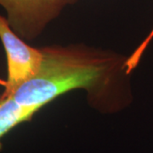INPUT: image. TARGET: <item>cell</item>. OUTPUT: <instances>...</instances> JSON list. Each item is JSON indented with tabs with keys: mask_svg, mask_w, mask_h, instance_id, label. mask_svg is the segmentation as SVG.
Masks as SVG:
<instances>
[{
	"mask_svg": "<svg viewBox=\"0 0 153 153\" xmlns=\"http://www.w3.org/2000/svg\"><path fill=\"white\" fill-rule=\"evenodd\" d=\"M43 60L34 76L11 98L24 107L39 111L61 94L75 89L88 92L90 104L102 110L124 106L126 60L122 55L84 45L41 48Z\"/></svg>",
	"mask_w": 153,
	"mask_h": 153,
	"instance_id": "1",
	"label": "cell"
},
{
	"mask_svg": "<svg viewBox=\"0 0 153 153\" xmlns=\"http://www.w3.org/2000/svg\"><path fill=\"white\" fill-rule=\"evenodd\" d=\"M77 0H0L10 28L23 40L32 41L66 5Z\"/></svg>",
	"mask_w": 153,
	"mask_h": 153,
	"instance_id": "2",
	"label": "cell"
},
{
	"mask_svg": "<svg viewBox=\"0 0 153 153\" xmlns=\"http://www.w3.org/2000/svg\"><path fill=\"white\" fill-rule=\"evenodd\" d=\"M0 39L7 58V80L3 98H9L22 84L38 71L43 60L41 49L26 44L10 27L7 18L0 16Z\"/></svg>",
	"mask_w": 153,
	"mask_h": 153,
	"instance_id": "3",
	"label": "cell"
},
{
	"mask_svg": "<svg viewBox=\"0 0 153 153\" xmlns=\"http://www.w3.org/2000/svg\"><path fill=\"white\" fill-rule=\"evenodd\" d=\"M37 112V110L19 105L11 97L4 98L0 104V139L17 125L31 120Z\"/></svg>",
	"mask_w": 153,
	"mask_h": 153,
	"instance_id": "4",
	"label": "cell"
},
{
	"mask_svg": "<svg viewBox=\"0 0 153 153\" xmlns=\"http://www.w3.org/2000/svg\"><path fill=\"white\" fill-rule=\"evenodd\" d=\"M153 38V29L152 30L151 33L148 35L146 38L143 41L142 43L140 44V45L135 49V53H136L138 55H142L145 52V50L146 49V47L148 46V44H150V42L152 41V39Z\"/></svg>",
	"mask_w": 153,
	"mask_h": 153,
	"instance_id": "5",
	"label": "cell"
},
{
	"mask_svg": "<svg viewBox=\"0 0 153 153\" xmlns=\"http://www.w3.org/2000/svg\"><path fill=\"white\" fill-rule=\"evenodd\" d=\"M0 85H1V86H4V87H5L6 81L3 80V79H0Z\"/></svg>",
	"mask_w": 153,
	"mask_h": 153,
	"instance_id": "6",
	"label": "cell"
},
{
	"mask_svg": "<svg viewBox=\"0 0 153 153\" xmlns=\"http://www.w3.org/2000/svg\"><path fill=\"white\" fill-rule=\"evenodd\" d=\"M3 100H4V98L2 97V94H1V95H0V104L2 103V101H3Z\"/></svg>",
	"mask_w": 153,
	"mask_h": 153,
	"instance_id": "7",
	"label": "cell"
}]
</instances>
